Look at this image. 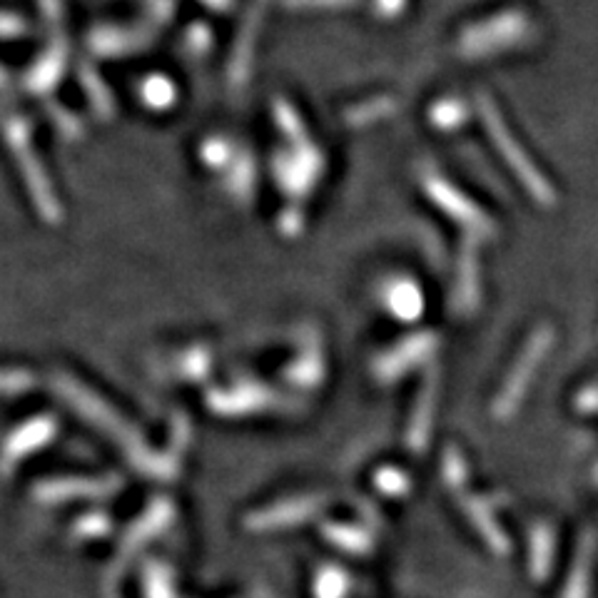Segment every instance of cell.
<instances>
[{
	"label": "cell",
	"instance_id": "1",
	"mask_svg": "<svg viewBox=\"0 0 598 598\" xmlns=\"http://www.w3.org/2000/svg\"><path fill=\"white\" fill-rule=\"evenodd\" d=\"M484 110H486V125H489V133L491 138H494L496 148L504 152L506 162L514 167V172L519 175V180L524 182L526 190L531 192V197H534L539 205H546V207L554 205V197H556L554 187H551L549 182H546V177L536 170L534 162L529 160V155H526L524 148L511 138V133L506 130V125L501 123L499 115L494 113V108H491L489 103H484Z\"/></svg>",
	"mask_w": 598,
	"mask_h": 598
}]
</instances>
